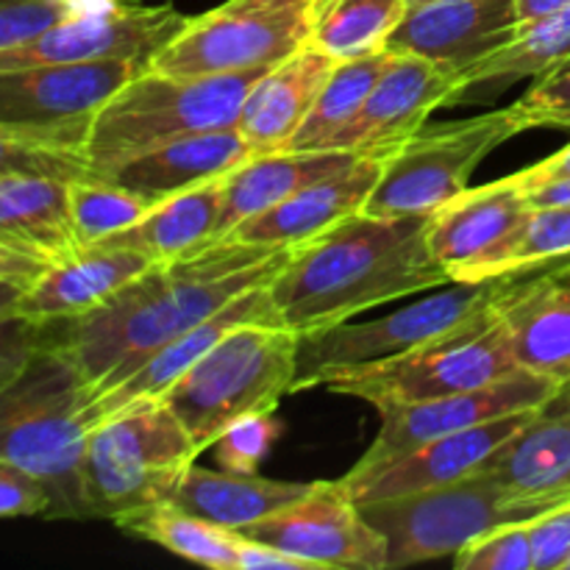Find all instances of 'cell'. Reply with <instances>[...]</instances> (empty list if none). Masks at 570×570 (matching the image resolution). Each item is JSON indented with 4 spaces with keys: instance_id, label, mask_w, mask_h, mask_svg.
Listing matches in <instances>:
<instances>
[{
    "instance_id": "6da1fadb",
    "label": "cell",
    "mask_w": 570,
    "mask_h": 570,
    "mask_svg": "<svg viewBox=\"0 0 570 570\" xmlns=\"http://www.w3.org/2000/svg\"><path fill=\"white\" fill-rule=\"evenodd\" d=\"M295 248L215 243L187 259L154 265L104 306L48 323V337L76 362L92 395L131 376L161 345L276 278Z\"/></svg>"
},
{
    "instance_id": "7a4b0ae2",
    "label": "cell",
    "mask_w": 570,
    "mask_h": 570,
    "mask_svg": "<svg viewBox=\"0 0 570 570\" xmlns=\"http://www.w3.org/2000/svg\"><path fill=\"white\" fill-rule=\"evenodd\" d=\"M443 284L451 282L429 250V217L360 212L298 245L267 289L276 321L304 337Z\"/></svg>"
},
{
    "instance_id": "3957f363",
    "label": "cell",
    "mask_w": 570,
    "mask_h": 570,
    "mask_svg": "<svg viewBox=\"0 0 570 570\" xmlns=\"http://www.w3.org/2000/svg\"><path fill=\"white\" fill-rule=\"evenodd\" d=\"M89 399L92 387L50 337L0 390V456L42 479L50 518H87L81 462L92 432Z\"/></svg>"
},
{
    "instance_id": "277c9868",
    "label": "cell",
    "mask_w": 570,
    "mask_h": 570,
    "mask_svg": "<svg viewBox=\"0 0 570 570\" xmlns=\"http://www.w3.org/2000/svg\"><path fill=\"white\" fill-rule=\"evenodd\" d=\"M267 70L181 78L148 67L95 117L83 148L89 176L106 178L122 161L178 137L237 126L250 89Z\"/></svg>"
},
{
    "instance_id": "5b68a950",
    "label": "cell",
    "mask_w": 570,
    "mask_h": 570,
    "mask_svg": "<svg viewBox=\"0 0 570 570\" xmlns=\"http://www.w3.org/2000/svg\"><path fill=\"white\" fill-rule=\"evenodd\" d=\"M298 340L282 323H243L161 395L200 454L232 423L271 415L293 393Z\"/></svg>"
},
{
    "instance_id": "8992f818",
    "label": "cell",
    "mask_w": 570,
    "mask_h": 570,
    "mask_svg": "<svg viewBox=\"0 0 570 570\" xmlns=\"http://www.w3.org/2000/svg\"><path fill=\"white\" fill-rule=\"evenodd\" d=\"M200 451L165 401L117 410L89 432L81 462L87 518H117L170 501Z\"/></svg>"
},
{
    "instance_id": "52a82bcc",
    "label": "cell",
    "mask_w": 570,
    "mask_h": 570,
    "mask_svg": "<svg viewBox=\"0 0 570 570\" xmlns=\"http://www.w3.org/2000/svg\"><path fill=\"white\" fill-rule=\"evenodd\" d=\"M504 298L410 354L328 373L321 387L354 395L382 412L501 382L521 371L504 323Z\"/></svg>"
},
{
    "instance_id": "ba28073f",
    "label": "cell",
    "mask_w": 570,
    "mask_h": 570,
    "mask_svg": "<svg viewBox=\"0 0 570 570\" xmlns=\"http://www.w3.org/2000/svg\"><path fill=\"white\" fill-rule=\"evenodd\" d=\"M515 278L504 276L482 284L451 282V287L417 298L415 304L399 306L376 321L356 323L351 317L337 326L304 334L298 340V373L293 393L321 387L323 379L334 371L393 360L454 332L479 312L499 304Z\"/></svg>"
},
{
    "instance_id": "9c48e42d",
    "label": "cell",
    "mask_w": 570,
    "mask_h": 570,
    "mask_svg": "<svg viewBox=\"0 0 570 570\" xmlns=\"http://www.w3.org/2000/svg\"><path fill=\"white\" fill-rule=\"evenodd\" d=\"M551 507L515 499L488 473L443 488L362 504V515L387 540V568L454 557L482 532L538 518Z\"/></svg>"
},
{
    "instance_id": "30bf717a",
    "label": "cell",
    "mask_w": 570,
    "mask_h": 570,
    "mask_svg": "<svg viewBox=\"0 0 570 570\" xmlns=\"http://www.w3.org/2000/svg\"><path fill=\"white\" fill-rule=\"evenodd\" d=\"M317 0H226L189 17L150 61L165 76L198 78L262 70L298 53L312 33Z\"/></svg>"
},
{
    "instance_id": "8fae6325",
    "label": "cell",
    "mask_w": 570,
    "mask_h": 570,
    "mask_svg": "<svg viewBox=\"0 0 570 570\" xmlns=\"http://www.w3.org/2000/svg\"><path fill=\"white\" fill-rule=\"evenodd\" d=\"M515 134L521 131L512 109L421 128L399 145L365 212L382 217H432L465 193L479 161Z\"/></svg>"
},
{
    "instance_id": "7c38bea8",
    "label": "cell",
    "mask_w": 570,
    "mask_h": 570,
    "mask_svg": "<svg viewBox=\"0 0 570 570\" xmlns=\"http://www.w3.org/2000/svg\"><path fill=\"white\" fill-rule=\"evenodd\" d=\"M148 67L115 59L0 70V131L83 154L100 109Z\"/></svg>"
},
{
    "instance_id": "4fadbf2b",
    "label": "cell",
    "mask_w": 570,
    "mask_h": 570,
    "mask_svg": "<svg viewBox=\"0 0 570 570\" xmlns=\"http://www.w3.org/2000/svg\"><path fill=\"white\" fill-rule=\"evenodd\" d=\"M243 534L309 562L312 570L387 568V540L367 523L343 479L312 482L301 499L245 527Z\"/></svg>"
},
{
    "instance_id": "5bb4252c",
    "label": "cell",
    "mask_w": 570,
    "mask_h": 570,
    "mask_svg": "<svg viewBox=\"0 0 570 570\" xmlns=\"http://www.w3.org/2000/svg\"><path fill=\"white\" fill-rule=\"evenodd\" d=\"M189 17L176 6L111 3L106 9L70 17L17 48L0 50V70L39 65H81V61L137 59L154 61L178 37Z\"/></svg>"
},
{
    "instance_id": "9a60e30c",
    "label": "cell",
    "mask_w": 570,
    "mask_h": 570,
    "mask_svg": "<svg viewBox=\"0 0 570 570\" xmlns=\"http://www.w3.org/2000/svg\"><path fill=\"white\" fill-rule=\"evenodd\" d=\"M560 382L538 376V373L518 371L488 387L471 393H454L445 399L417 401V404L390 406L382 410V426L376 440L351 471H367L382 462L395 460L429 440L462 432V429L482 426L495 417L515 415V412L538 410L557 393Z\"/></svg>"
},
{
    "instance_id": "2e32d148",
    "label": "cell",
    "mask_w": 570,
    "mask_h": 570,
    "mask_svg": "<svg viewBox=\"0 0 570 570\" xmlns=\"http://www.w3.org/2000/svg\"><path fill=\"white\" fill-rule=\"evenodd\" d=\"M532 415L534 410L515 412V415L495 417V421L482 423V426L462 429V432L429 440V443L417 445V449L406 451V454L395 456L390 462H382L376 468L348 471L343 476V484L360 507L454 484L482 471L532 421Z\"/></svg>"
},
{
    "instance_id": "e0dca14e",
    "label": "cell",
    "mask_w": 570,
    "mask_h": 570,
    "mask_svg": "<svg viewBox=\"0 0 570 570\" xmlns=\"http://www.w3.org/2000/svg\"><path fill=\"white\" fill-rule=\"evenodd\" d=\"M395 150H399V145L395 148L362 150L343 170L298 189L273 209L250 217L220 243L298 248V245L332 232L334 226L345 223L348 217L365 212L367 198L376 189V184L382 181Z\"/></svg>"
},
{
    "instance_id": "ac0fdd59",
    "label": "cell",
    "mask_w": 570,
    "mask_h": 570,
    "mask_svg": "<svg viewBox=\"0 0 570 570\" xmlns=\"http://www.w3.org/2000/svg\"><path fill=\"white\" fill-rule=\"evenodd\" d=\"M521 28L518 0H421L390 37V53L417 56L460 76Z\"/></svg>"
},
{
    "instance_id": "d6986e66",
    "label": "cell",
    "mask_w": 570,
    "mask_h": 570,
    "mask_svg": "<svg viewBox=\"0 0 570 570\" xmlns=\"http://www.w3.org/2000/svg\"><path fill=\"white\" fill-rule=\"evenodd\" d=\"M532 209L527 193L510 176L465 189L429 217V250L449 273V282L473 284Z\"/></svg>"
},
{
    "instance_id": "ffe728a7",
    "label": "cell",
    "mask_w": 570,
    "mask_h": 570,
    "mask_svg": "<svg viewBox=\"0 0 570 570\" xmlns=\"http://www.w3.org/2000/svg\"><path fill=\"white\" fill-rule=\"evenodd\" d=\"M460 81L454 72L417 56L393 53L362 104L360 115L334 139L332 150L395 148L426 126L440 106H454Z\"/></svg>"
},
{
    "instance_id": "44dd1931",
    "label": "cell",
    "mask_w": 570,
    "mask_h": 570,
    "mask_svg": "<svg viewBox=\"0 0 570 570\" xmlns=\"http://www.w3.org/2000/svg\"><path fill=\"white\" fill-rule=\"evenodd\" d=\"M267 284H256L248 293H243L239 298H234L232 304L223 306L220 312H215L212 317L200 321L198 326L187 328L184 334H178L176 340H170L167 345H161L150 360H145L137 371L128 379H122L115 387L104 390V393L92 395L87 404V417L89 426H98L100 421H106L109 415H115L117 410H126L131 404H142V401H159L178 379L187 371H193L228 332H234L243 323H278L276 312L271 304V289Z\"/></svg>"
},
{
    "instance_id": "7402d4cb",
    "label": "cell",
    "mask_w": 570,
    "mask_h": 570,
    "mask_svg": "<svg viewBox=\"0 0 570 570\" xmlns=\"http://www.w3.org/2000/svg\"><path fill=\"white\" fill-rule=\"evenodd\" d=\"M148 267H154V262L142 250L128 245L109 243V239L81 245L72 256L53 262L39 273L22 298L20 315L42 323L87 315L104 306L134 278L142 276Z\"/></svg>"
},
{
    "instance_id": "603a6c76",
    "label": "cell",
    "mask_w": 570,
    "mask_h": 570,
    "mask_svg": "<svg viewBox=\"0 0 570 570\" xmlns=\"http://www.w3.org/2000/svg\"><path fill=\"white\" fill-rule=\"evenodd\" d=\"M254 156L250 145L237 126L217 128V131L189 134L173 142L150 148L134 159L122 161L109 181L120 184L128 193L139 195L148 206L161 204L178 193L209 184L228 176Z\"/></svg>"
},
{
    "instance_id": "cb8c5ba5",
    "label": "cell",
    "mask_w": 570,
    "mask_h": 570,
    "mask_svg": "<svg viewBox=\"0 0 570 570\" xmlns=\"http://www.w3.org/2000/svg\"><path fill=\"white\" fill-rule=\"evenodd\" d=\"M479 473L493 476L515 499L562 504L560 488L570 476V382H562Z\"/></svg>"
},
{
    "instance_id": "d4e9b609",
    "label": "cell",
    "mask_w": 570,
    "mask_h": 570,
    "mask_svg": "<svg viewBox=\"0 0 570 570\" xmlns=\"http://www.w3.org/2000/svg\"><path fill=\"white\" fill-rule=\"evenodd\" d=\"M337 61L312 45L278 61L250 89L237 128L254 156L287 150Z\"/></svg>"
},
{
    "instance_id": "484cf974",
    "label": "cell",
    "mask_w": 570,
    "mask_h": 570,
    "mask_svg": "<svg viewBox=\"0 0 570 570\" xmlns=\"http://www.w3.org/2000/svg\"><path fill=\"white\" fill-rule=\"evenodd\" d=\"M360 154L362 150H276V154L250 156L245 165L228 173L215 243L298 189L343 170Z\"/></svg>"
},
{
    "instance_id": "4316f807",
    "label": "cell",
    "mask_w": 570,
    "mask_h": 570,
    "mask_svg": "<svg viewBox=\"0 0 570 570\" xmlns=\"http://www.w3.org/2000/svg\"><path fill=\"white\" fill-rule=\"evenodd\" d=\"M70 184L48 176L0 178V245L53 265L81 248L72 226Z\"/></svg>"
},
{
    "instance_id": "83f0119b",
    "label": "cell",
    "mask_w": 570,
    "mask_h": 570,
    "mask_svg": "<svg viewBox=\"0 0 570 570\" xmlns=\"http://www.w3.org/2000/svg\"><path fill=\"white\" fill-rule=\"evenodd\" d=\"M504 323L521 371L570 382V284L549 276L515 282L504 298Z\"/></svg>"
},
{
    "instance_id": "f1b7e54d",
    "label": "cell",
    "mask_w": 570,
    "mask_h": 570,
    "mask_svg": "<svg viewBox=\"0 0 570 570\" xmlns=\"http://www.w3.org/2000/svg\"><path fill=\"white\" fill-rule=\"evenodd\" d=\"M226 178L228 176L215 178V181L154 204L145 212L142 220L109 237V243L142 250L154 265L187 259L209 248L215 243L217 220H220Z\"/></svg>"
},
{
    "instance_id": "f546056e",
    "label": "cell",
    "mask_w": 570,
    "mask_h": 570,
    "mask_svg": "<svg viewBox=\"0 0 570 570\" xmlns=\"http://www.w3.org/2000/svg\"><path fill=\"white\" fill-rule=\"evenodd\" d=\"M306 490L309 484L276 482L262 479L259 473H228L223 468L209 471L195 462L170 501L206 521L243 532L245 527H254L262 518L293 504Z\"/></svg>"
},
{
    "instance_id": "4dcf8cb0",
    "label": "cell",
    "mask_w": 570,
    "mask_h": 570,
    "mask_svg": "<svg viewBox=\"0 0 570 570\" xmlns=\"http://www.w3.org/2000/svg\"><path fill=\"white\" fill-rule=\"evenodd\" d=\"M117 527L128 534L150 540L170 554L184 557L212 570H237V529L212 523L176 501L142 507L117 518Z\"/></svg>"
},
{
    "instance_id": "1f68e13d",
    "label": "cell",
    "mask_w": 570,
    "mask_h": 570,
    "mask_svg": "<svg viewBox=\"0 0 570 570\" xmlns=\"http://www.w3.org/2000/svg\"><path fill=\"white\" fill-rule=\"evenodd\" d=\"M570 59V3L551 14L534 17V20L521 22L515 37L499 48L495 53L484 56L482 61L471 65L456 76L462 92L471 87H484V83H515L529 76H543L554 70L562 61Z\"/></svg>"
},
{
    "instance_id": "d6a6232c",
    "label": "cell",
    "mask_w": 570,
    "mask_h": 570,
    "mask_svg": "<svg viewBox=\"0 0 570 570\" xmlns=\"http://www.w3.org/2000/svg\"><path fill=\"white\" fill-rule=\"evenodd\" d=\"M406 9V0H317L306 45L334 61L384 53Z\"/></svg>"
},
{
    "instance_id": "836d02e7",
    "label": "cell",
    "mask_w": 570,
    "mask_h": 570,
    "mask_svg": "<svg viewBox=\"0 0 570 570\" xmlns=\"http://www.w3.org/2000/svg\"><path fill=\"white\" fill-rule=\"evenodd\" d=\"M390 59L393 53L384 50L367 59L337 61L287 150H332L334 139L360 115L362 104L376 87L379 76L387 70Z\"/></svg>"
},
{
    "instance_id": "e575fe53",
    "label": "cell",
    "mask_w": 570,
    "mask_h": 570,
    "mask_svg": "<svg viewBox=\"0 0 570 570\" xmlns=\"http://www.w3.org/2000/svg\"><path fill=\"white\" fill-rule=\"evenodd\" d=\"M570 259V206H540L529 212L510 243L476 273V282L523 276L540 265H560Z\"/></svg>"
},
{
    "instance_id": "d590c367",
    "label": "cell",
    "mask_w": 570,
    "mask_h": 570,
    "mask_svg": "<svg viewBox=\"0 0 570 570\" xmlns=\"http://www.w3.org/2000/svg\"><path fill=\"white\" fill-rule=\"evenodd\" d=\"M70 209L78 243L92 245L131 228L150 206L109 178L89 176L70 184Z\"/></svg>"
},
{
    "instance_id": "8d00e7d4",
    "label": "cell",
    "mask_w": 570,
    "mask_h": 570,
    "mask_svg": "<svg viewBox=\"0 0 570 570\" xmlns=\"http://www.w3.org/2000/svg\"><path fill=\"white\" fill-rule=\"evenodd\" d=\"M111 3L117 0H0V50L31 42L70 17L106 9Z\"/></svg>"
},
{
    "instance_id": "74e56055",
    "label": "cell",
    "mask_w": 570,
    "mask_h": 570,
    "mask_svg": "<svg viewBox=\"0 0 570 570\" xmlns=\"http://www.w3.org/2000/svg\"><path fill=\"white\" fill-rule=\"evenodd\" d=\"M9 176H48L61 181L89 178L87 156L81 150L53 148L0 131V178Z\"/></svg>"
},
{
    "instance_id": "f35d334b",
    "label": "cell",
    "mask_w": 570,
    "mask_h": 570,
    "mask_svg": "<svg viewBox=\"0 0 570 570\" xmlns=\"http://www.w3.org/2000/svg\"><path fill=\"white\" fill-rule=\"evenodd\" d=\"M454 566L460 570H534L527 521L501 523L482 532L456 551Z\"/></svg>"
},
{
    "instance_id": "ab89813d",
    "label": "cell",
    "mask_w": 570,
    "mask_h": 570,
    "mask_svg": "<svg viewBox=\"0 0 570 570\" xmlns=\"http://www.w3.org/2000/svg\"><path fill=\"white\" fill-rule=\"evenodd\" d=\"M282 434V423L271 415H248L232 423L220 438L215 440V456L223 471L228 473H259L262 460L271 454Z\"/></svg>"
},
{
    "instance_id": "60d3db41",
    "label": "cell",
    "mask_w": 570,
    "mask_h": 570,
    "mask_svg": "<svg viewBox=\"0 0 570 570\" xmlns=\"http://www.w3.org/2000/svg\"><path fill=\"white\" fill-rule=\"evenodd\" d=\"M510 109L518 122V131L570 128V59L538 76V83Z\"/></svg>"
},
{
    "instance_id": "b9f144b4",
    "label": "cell",
    "mask_w": 570,
    "mask_h": 570,
    "mask_svg": "<svg viewBox=\"0 0 570 570\" xmlns=\"http://www.w3.org/2000/svg\"><path fill=\"white\" fill-rule=\"evenodd\" d=\"M50 518V490L42 479L0 456V518Z\"/></svg>"
},
{
    "instance_id": "7bdbcfd3",
    "label": "cell",
    "mask_w": 570,
    "mask_h": 570,
    "mask_svg": "<svg viewBox=\"0 0 570 570\" xmlns=\"http://www.w3.org/2000/svg\"><path fill=\"white\" fill-rule=\"evenodd\" d=\"M529 540H532L534 570L566 568L570 557V501L540 512L527 521Z\"/></svg>"
},
{
    "instance_id": "ee69618b",
    "label": "cell",
    "mask_w": 570,
    "mask_h": 570,
    "mask_svg": "<svg viewBox=\"0 0 570 570\" xmlns=\"http://www.w3.org/2000/svg\"><path fill=\"white\" fill-rule=\"evenodd\" d=\"M48 340V323L17 315L0 321V390L17 379L39 345Z\"/></svg>"
},
{
    "instance_id": "f6af8a7d",
    "label": "cell",
    "mask_w": 570,
    "mask_h": 570,
    "mask_svg": "<svg viewBox=\"0 0 570 570\" xmlns=\"http://www.w3.org/2000/svg\"><path fill=\"white\" fill-rule=\"evenodd\" d=\"M237 570H312L309 562L237 532Z\"/></svg>"
},
{
    "instance_id": "bcb514c9",
    "label": "cell",
    "mask_w": 570,
    "mask_h": 570,
    "mask_svg": "<svg viewBox=\"0 0 570 570\" xmlns=\"http://www.w3.org/2000/svg\"><path fill=\"white\" fill-rule=\"evenodd\" d=\"M510 178L521 189L534 187V184L540 181H551V178H570V145H566L562 150H557V154H551L549 159L538 161V165L527 167V170L515 173V176Z\"/></svg>"
},
{
    "instance_id": "7dc6e473",
    "label": "cell",
    "mask_w": 570,
    "mask_h": 570,
    "mask_svg": "<svg viewBox=\"0 0 570 570\" xmlns=\"http://www.w3.org/2000/svg\"><path fill=\"white\" fill-rule=\"evenodd\" d=\"M529 204L534 209L540 206H570V178H551V181H540L534 187L523 189Z\"/></svg>"
},
{
    "instance_id": "c3c4849f",
    "label": "cell",
    "mask_w": 570,
    "mask_h": 570,
    "mask_svg": "<svg viewBox=\"0 0 570 570\" xmlns=\"http://www.w3.org/2000/svg\"><path fill=\"white\" fill-rule=\"evenodd\" d=\"M37 278H22V276H0V321L20 315L22 298H26L28 287Z\"/></svg>"
},
{
    "instance_id": "681fc988",
    "label": "cell",
    "mask_w": 570,
    "mask_h": 570,
    "mask_svg": "<svg viewBox=\"0 0 570 570\" xmlns=\"http://www.w3.org/2000/svg\"><path fill=\"white\" fill-rule=\"evenodd\" d=\"M570 0H518V11H521V22L534 20V17L551 14V11L562 9Z\"/></svg>"
},
{
    "instance_id": "f907efd6",
    "label": "cell",
    "mask_w": 570,
    "mask_h": 570,
    "mask_svg": "<svg viewBox=\"0 0 570 570\" xmlns=\"http://www.w3.org/2000/svg\"><path fill=\"white\" fill-rule=\"evenodd\" d=\"M543 276H549L551 282H557V284H570V259L554 265L549 273H543Z\"/></svg>"
},
{
    "instance_id": "816d5d0a",
    "label": "cell",
    "mask_w": 570,
    "mask_h": 570,
    "mask_svg": "<svg viewBox=\"0 0 570 570\" xmlns=\"http://www.w3.org/2000/svg\"><path fill=\"white\" fill-rule=\"evenodd\" d=\"M406 3H410V6H412V3H421V0H406Z\"/></svg>"
}]
</instances>
